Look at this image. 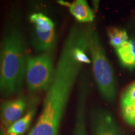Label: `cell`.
<instances>
[{
  "label": "cell",
  "instance_id": "obj_1",
  "mask_svg": "<svg viewBox=\"0 0 135 135\" xmlns=\"http://www.w3.org/2000/svg\"><path fill=\"white\" fill-rule=\"evenodd\" d=\"M84 28L75 25L71 29L55 69L43 110L29 135H58L61 121L83 65L76 58L75 50Z\"/></svg>",
  "mask_w": 135,
  "mask_h": 135
},
{
  "label": "cell",
  "instance_id": "obj_2",
  "mask_svg": "<svg viewBox=\"0 0 135 135\" xmlns=\"http://www.w3.org/2000/svg\"><path fill=\"white\" fill-rule=\"evenodd\" d=\"M26 41L18 25L6 28L0 51V93L11 96L19 93L26 75Z\"/></svg>",
  "mask_w": 135,
  "mask_h": 135
},
{
  "label": "cell",
  "instance_id": "obj_3",
  "mask_svg": "<svg viewBox=\"0 0 135 135\" xmlns=\"http://www.w3.org/2000/svg\"><path fill=\"white\" fill-rule=\"evenodd\" d=\"M88 51L93 64L94 80L102 97L113 102L116 97V81L114 71L97 31L91 27L89 32Z\"/></svg>",
  "mask_w": 135,
  "mask_h": 135
},
{
  "label": "cell",
  "instance_id": "obj_4",
  "mask_svg": "<svg viewBox=\"0 0 135 135\" xmlns=\"http://www.w3.org/2000/svg\"><path fill=\"white\" fill-rule=\"evenodd\" d=\"M54 71L53 60L48 53L27 57L25 76L29 90L32 93L48 90Z\"/></svg>",
  "mask_w": 135,
  "mask_h": 135
},
{
  "label": "cell",
  "instance_id": "obj_5",
  "mask_svg": "<svg viewBox=\"0 0 135 135\" xmlns=\"http://www.w3.org/2000/svg\"><path fill=\"white\" fill-rule=\"evenodd\" d=\"M89 88V79L86 75H83L79 84L73 135H87L86 126V105Z\"/></svg>",
  "mask_w": 135,
  "mask_h": 135
},
{
  "label": "cell",
  "instance_id": "obj_6",
  "mask_svg": "<svg viewBox=\"0 0 135 135\" xmlns=\"http://www.w3.org/2000/svg\"><path fill=\"white\" fill-rule=\"evenodd\" d=\"M91 123L93 135H121L114 118L105 109H94Z\"/></svg>",
  "mask_w": 135,
  "mask_h": 135
},
{
  "label": "cell",
  "instance_id": "obj_7",
  "mask_svg": "<svg viewBox=\"0 0 135 135\" xmlns=\"http://www.w3.org/2000/svg\"><path fill=\"white\" fill-rule=\"evenodd\" d=\"M28 101L25 97L6 100L0 106V119L6 127H9L23 117L25 113Z\"/></svg>",
  "mask_w": 135,
  "mask_h": 135
},
{
  "label": "cell",
  "instance_id": "obj_8",
  "mask_svg": "<svg viewBox=\"0 0 135 135\" xmlns=\"http://www.w3.org/2000/svg\"><path fill=\"white\" fill-rule=\"evenodd\" d=\"M31 40L34 48L36 51L48 53V51L53 49L56 42L55 28L33 26Z\"/></svg>",
  "mask_w": 135,
  "mask_h": 135
},
{
  "label": "cell",
  "instance_id": "obj_9",
  "mask_svg": "<svg viewBox=\"0 0 135 135\" xmlns=\"http://www.w3.org/2000/svg\"><path fill=\"white\" fill-rule=\"evenodd\" d=\"M68 7L71 15L80 23H90L94 20L93 11L85 0H76L71 3H69Z\"/></svg>",
  "mask_w": 135,
  "mask_h": 135
},
{
  "label": "cell",
  "instance_id": "obj_10",
  "mask_svg": "<svg viewBox=\"0 0 135 135\" xmlns=\"http://www.w3.org/2000/svg\"><path fill=\"white\" fill-rule=\"evenodd\" d=\"M119 61L129 70L135 69V39L128 40L116 49Z\"/></svg>",
  "mask_w": 135,
  "mask_h": 135
},
{
  "label": "cell",
  "instance_id": "obj_11",
  "mask_svg": "<svg viewBox=\"0 0 135 135\" xmlns=\"http://www.w3.org/2000/svg\"><path fill=\"white\" fill-rule=\"evenodd\" d=\"M35 112V107L32 108L25 115L9 126L6 133H13L17 135H21L25 133L30 127Z\"/></svg>",
  "mask_w": 135,
  "mask_h": 135
},
{
  "label": "cell",
  "instance_id": "obj_12",
  "mask_svg": "<svg viewBox=\"0 0 135 135\" xmlns=\"http://www.w3.org/2000/svg\"><path fill=\"white\" fill-rule=\"evenodd\" d=\"M107 33L109 37V43L115 49L119 48L121 45L129 40L126 31L121 28L116 27L109 28Z\"/></svg>",
  "mask_w": 135,
  "mask_h": 135
},
{
  "label": "cell",
  "instance_id": "obj_13",
  "mask_svg": "<svg viewBox=\"0 0 135 135\" xmlns=\"http://www.w3.org/2000/svg\"><path fill=\"white\" fill-rule=\"evenodd\" d=\"M121 114L126 123L135 126V102L129 105L121 108Z\"/></svg>",
  "mask_w": 135,
  "mask_h": 135
},
{
  "label": "cell",
  "instance_id": "obj_14",
  "mask_svg": "<svg viewBox=\"0 0 135 135\" xmlns=\"http://www.w3.org/2000/svg\"><path fill=\"white\" fill-rule=\"evenodd\" d=\"M135 102V83L131 84L123 93L121 98V108L129 105Z\"/></svg>",
  "mask_w": 135,
  "mask_h": 135
},
{
  "label": "cell",
  "instance_id": "obj_15",
  "mask_svg": "<svg viewBox=\"0 0 135 135\" xmlns=\"http://www.w3.org/2000/svg\"><path fill=\"white\" fill-rule=\"evenodd\" d=\"M4 135H17V134H13V133H6Z\"/></svg>",
  "mask_w": 135,
  "mask_h": 135
}]
</instances>
